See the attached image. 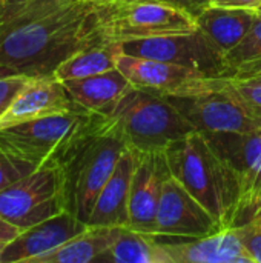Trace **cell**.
Returning <instances> with one entry per match:
<instances>
[{"instance_id":"6da1fadb","label":"cell","mask_w":261,"mask_h":263,"mask_svg":"<svg viewBox=\"0 0 261 263\" xmlns=\"http://www.w3.org/2000/svg\"><path fill=\"white\" fill-rule=\"evenodd\" d=\"M105 0H77L25 25L0 32V77H46L71 55L106 45L102 32Z\"/></svg>"},{"instance_id":"7a4b0ae2","label":"cell","mask_w":261,"mask_h":263,"mask_svg":"<svg viewBox=\"0 0 261 263\" xmlns=\"http://www.w3.org/2000/svg\"><path fill=\"white\" fill-rule=\"evenodd\" d=\"M169 173L222 225L234 228L240 205V183L234 168L218 154L208 136L192 131L165 149Z\"/></svg>"},{"instance_id":"3957f363","label":"cell","mask_w":261,"mask_h":263,"mask_svg":"<svg viewBox=\"0 0 261 263\" xmlns=\"http://www.w3.org/2000/svg\"><path fill=\"white\" fill-rule=\"evenodd\" d=\"M103 128L137 153H165L172 142L197 131L165 96L137 86L103 117Z\"/></svg>"},{"instance_id":"277c9868","label":"cell","mask_w":261,"mask_h":263,"mask_svg":"<svg viewBox=\"0 0 261 263\" xmlns=\"http://www.w3.org/2000/svg\"><path fill=\"white\" fill-rule=\"evenodd\" d=\"M125 143L103 128V116L98 125L77 140L57 163L65 180L66 210L88 223L95 200L112 176ZM49 163V162H48Z\"/></svg>"},{"instance_id":"5b68a950","label":"cell","mask_w":261,"mask_h":263,"mask_svg":"<svg viewBox=\"0 0 261 263\" xmlns=\"http://www.w3.org/2000/svg\"><path fill=\"white\" fill-rule=\"evenodd\" d=\"M100 120L102 116L77 108L3 128L0 129V151L42 166L60 159Z\"/></svg>"},{"instance_id":"8992f818","label":"cell","mask_w":261,"mask_h":263,"mask_svg":"<svg viewBox=\"0 0 261 263\" xmlns=\"http://www.w3.org/2000/svg\"><path fill=\"white\" fill-rule=\"evenodd\" d=\"M197 29V17L192 12L165 0H105L102 6L106 45Z\"/></svg>"},{"instance_id":"52a82bcc","label":"cell","mask_w":261,"mask_h":263,"mask_svg":"<svg viewBox=\"0 0 261 263\" xmlns=\"http://www.w3.org/2000/svg\"><path fill=\"white\" fill-rule=\"evenodd\" d=\"M63 211L65 180L57 163H45L0 191V216L22 231Z\"/></svg>"},{"instance_id":"ba28073f","label":"cell","mask_w":261,"mask_h":263,"mask_svg":"<svg viewBox=\"0 0 261 263\" xmlns=\"http://www.w3.org/2000/svg\"><path fill=\"white\" fill-rule=\"evenodd\" d=\"M111 45L120 54L182 65L200 71L208 77H220L226 69L225 54L200 29L183 34L132 39Z\"/></svg>"},{"instance_id":"9c48e42d","label":"cell","mask_w":261,"mask_h":263,"mask_svg":"<svg viewBox=\"0 0 261 263\" xmlns=\"http://www.w3.org/2000/svg\"><path fill=\"white\" fill-rule=\"evenodd\" d=\"M202 80L178 94L165 96L194 129L202 133H251L260 129L261 120L252 117L225 94L205 88Z\"/></svg>"},{"instance_id":"30bf717a","label":"cell","mask_w":261,"mask_h":263,"mask_svg":"<svg viewBox=\"0 0 261 263\" xmlns=\"http://www.w3.org/2000/svg\"><path fill=\"white\" fill-rule=\"evenodd\" d=\"M218 154L234 168L240 183L237 225L261 211V128L251 133H205Z\"/></svg>"},{"instance_id":"8fae6325","label":"cell","mask_w":261,"mask_h":263,"mask_svg":"<svg viewBox=\"0 0 261 263\" xmlns=\"http://www.w3.org/2000/svg\"><path fill=\"white\" fill-rule=\"evenodd\" d=\"M217 219L172 176H168L155 217V236L168 239H198L222 231Z\"/></svg>"},{"instance_id":"7c38bea8","label":"cell","mask_w":261,"mask_h":263,"mask_svg":"<svg viewBox=\"0 0 261 263\" xmlns=\"http://www.w3.org/2000/svg\"><path fill=\"white\" fill-rule=\"evenodd\" d=\"M171 176L165 153H137L129 197V230L155 236L162 186Z\"/></svg>"},{"instance_id":"4fadbf2b","label":"cell","mask_w":261,"mask_h":263,"mask_svg":"<svg viewBox=\"0 0 261 263\" xmlns=\"http://www.w3.org/2000/svg\"><path fill=\"white\" fill-rule=\"evenodd\" d=\"M89 225L69 211H63L23 230L0 253V263L35 262L63 243L69 242Z\"/></svg>"},{"instance_id":"5bb4252c","label":"cell","mask_w":261,"mask_h":263,"mask_svg":"<svg viewBox=\"0 0 261 263\" xmlns=\"http://www.w3.org/2000/svg\"><path fill=\"white\" fill-rule=\"evenodd\" d=\"M77 108L63 82L54 76L31 77L0 117V129Z\"/></svg>"},{"instance_id":"9a60e30c","label":"cell","mask_w":261,"mask_h":263,"mask_svg":"<svg viewBox=\"0 0 261 263\" xmlns=\"http://www.w3.org/2000/svg\"><path fill=\"white\" fill-rule=\"evenodd\" d=\"M117 68L134 86L162 96L178 94L195 82L208 77L200 71L182 65L120 52L117 55Z\"/></svg>"},{"instance_id":"2e32d148","label":"cell","mask_w":261,"mask_h":263,"mask_svg":"<svg viewBox=\"0 0 261 263\" xmlns=\"http://www.w3.org/2000/svg\"><path fill=\"white\" fill-rule=\"evenodd\" d=\"M155 237L171 263H252L234 228L198 239Z\"/></svg>"},{"instance_id":"e0dca14e","label":"cell","mask_w":261,"mask_h":263,"mask_svg":"<svg viewBox=\"0 0 261 263\" xmlns=\"http://www.w3.org/2000/svg\"><path fill=\"white\" fill-rule=\"evenodd\" d=\"M135 162L137 151L125 146L112 176L95 200L88 220L89 227H129V197Z\"/></svg>"},{"instance_id":"ac0fdd59","label":"cell","mask_w":261,"mask_h":263,"mask_svg":"<svg viewBox=\"0 0 261 263\" xmlns=\"http://www.w3.org/2000/svg\"><path fill=\"white\" fill-rule=\"evenodd\" d=\"M63 83L80 108L103 117L109 116L118 102L135 88L118 68Z\"/></svg>"},{"instance_id":"d6986e66","label":"cell","mask_w":261,"mask_h":263,"mask_svg":"<svg viewBox=\"0 0 261 263\" xmlns=\"http://www.w3.org/2000/svg\"><path fill=\"white\" fill-rule=\"evenodd\" d=\"M195 17L198 29L226 55L248 34L255 14L243 8L206 6Z\"/></svg>"},{"instance_id":"ffe728a7","label":"cell","mask_w":261,"mask_h":263,"mask_svg":"<svg viewBox=\"0 0 261 263\" xmlns=\"http://www.w3.org/2000/svg\"><path fill=\"white\" fill-rule=\"evenodd\" d=\"M122 228L115 227H88L83 233L63 243L34 263H91L112 247Z\"/></svg>"},{"instance_id":"44dd1931","label":"cell","mask_w":261,"mask_h":263,"mask_svg":"<svg viewBox=\"0 0 261 263\" xmlns=\"http://www.w3.org/2000/svg\"><path fill=\"white\" fill-rule=\"evenodd\" d=\"M111 263H171L155 236L122 228L112 247L98 259Z\"/></svg>"},{"instance_id":"7402d4cb","label":"cell","mask_w":261,"mask_h":263,"mask_svg":"<svg viewBox=\"0 0 261 263\" xmlns=\"http://www.w3.org/2000/svg\"><path fill=\"white\" fill-rule=\"evenodd\" d=\"M118 51L114 45H94L65 60L55 71L54 77L60 82L85 79L117 68Z\"/></svg>"},{"instance_id":"603a6c76","label":"cell","mask_w":261,"mask_h":263,"mask_svg":"<svg viewBox=\"0 0 261 263\" xmlns=\"http://www.w3.org/2000/svg\"><path fill=\"white\" fill-rule=\"evenodd\" d=\"M205 88L225 94L238 103L252 117L261 120V80L237 77H206L202 80Z\"/></svg>"},{"instance_id":"cb8c5ba5","label":"cell","mask_w":261,"mask_h":263,"mask_svg":"<svg viewBox=\"0 0 261 263\" xmlns=\"http://www.w3.org/2000/svg\"><path fill=\"white\" fill-rule=\"evenodd\" d=\"M254 22L248 34L240 40V43L232 48L229 52H226V69L238 66L242 63L261 59V14L254 12ZM225 69V71H226ZM225 74V72H223Z\"/></svg>"},{"instance_id":"d4e9b609","label":"cell","mask_w":261,"mask_h":263,"mask_svg":"<svg viewBox=\"0 0 261 263\" xmlns=\"http://www.w3.org/2000/svg\"><path fill=\"white\" fill-rule=\"evenodd\" d=\"M246 254L252 263H261V211L242 225L234 227Z\"/></svg>"},{"instance_id":"484cf974","label":"cell","mask_w":261,"mask_h":263,"mask_svg":"<svg viewBox=\"0 0 261 263\" xmlns=\"http://www.w3.org/2000/svg\"><path fill=\"white\" fill-rule=\"evenodd\" d=\"M37 168L40 166H35L31 162L22 160L18 157L0 151V191L15 183L17 180L23 179L25 176L31 174Z\"/></svg>"},{"instance_id":"4316f807","label":"cell","mask_w":261,"mask_h":263,"mask_svg":"<svg viewBox=\"0 0 261 263\" xmlns=\"http://www.w3.org/2000/svg\"><path fill=\"white\" fill-rule=\"evenodd\" d=\"M29 76H3L0 77V117L6 112L15 96L29 82Z\"/></svg>"},{"instance_id":"83f0119b","label":"cell","mask_w":261,"mask_h":263,"mask_svg":"<svg viewBox=\"0 0 261 263\" xmlns=\"http://www.w3.org/2000/svg\"><path fill=\"white\" fill-rule=\"evenodd\" d=\"M220 77H237V79H254L261 77V59L242 63L238 66L229 68Z\"/></svg>"},{"instance_id":"f1b7e54d","label":"cell","mask_w":261,"mask_h":263,"mask_svg":"<svg viewBox=\"0 0 261 263\" xmlns=\"http://www.w3.org/2000/svg\"><path fill=\"white\" fill-rule=\"evenodd\" d=\"M20 233L22 230L18 227H15L14 223H11L9 220L0 216V243L2 245H8L9 242H12Z\"/></svg>"},{"instance_id":"f546056e","label":"cell","mask_w":261,"mask_h":263,"mask_svg":"<svg viewBox=\"0 0 261 263\" xmlns=\"http://www.w3.org/2000/svg\"><path fill=\"white\" fill-rule=\"evenodd\" d=\"M261 5V0H212L209 6H222V8H243L254 9Z\"/></svg>"},{"instance_id":"4dcf8cb0","label":"cell","mask_w":261,"mask_h":263,"mask_svg":"<svg viewBox=\"0 0 261 263\" xmlns=\"http://www.w3.org/2000/svg\"><path fill=\"white\" fill-rule=\"evenodd\" d=\"M168 3H172V5H177L189 12H192L194 15H197L202 9H205L206 6H209V3L212 0H165Z\"/></svg>"},{"instance_id":"1f68e13d","label":"cell","mask_w":261,"mask_h":263,"mask_svg":"<svg viewBox=\"0 0 261 263\" xmlns=\"http://www.w3.org/2000/svg\"><path fill=\"white\" fill-rule=\"evenodd\" d=\"M31 0H0V14L15 8V6H20L23 3H28Z\"/></svg>"},{"instance_id":"d6a6232c","label":"cell","mask_w":261,"mask_h":263,"mask_svg":"<svg viewBox=\"0 0 261 263\" xmlns=\"http://www.w3.org/2000/svg\"><path fill=\"white\" fill-rule=\"evenodd\" d=\"M252 11H254V12H257V14H261V5H258L257 8H254Z\"/></svg>"},{"instance_id":"836d02e7","label":"cell","mask_w":261,"mask_h":263,"mask_svg":"<svg viewBox=\"0 0 261 263\" xmlns=\"http://www.w3.org/2000/svg\"><path fill=\"white\" fill-rule=\"evenodd\" d=\"M3 248H5V245H2V243H0V253H2V250H3Z\"/></svg>"},{"instance_id":"e575fe53","label":"cell","mask_w":261,"mask_h":263,"mask_svg":"<svg viewBox=\"0 0 261 263\" xmlns=\"http://www.w3.org/2000/svg\"><path fill=\"white\" fill-rule=\"evenodd\" d=\"M254 79H255V80H261V77H254Z\"/></svg>"}]
</instances>
